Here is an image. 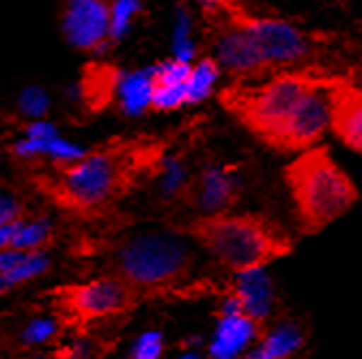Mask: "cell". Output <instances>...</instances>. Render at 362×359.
Returning <instances> with one entry per match:
<instances>
[{"mask_svg": "<svg viewBox=\"0 0 362 359\" xmlns=\"http://www.w3.org/2000/svg\"><path fill=\"white\" fill-rule=\"evenodd\" d=\"M197 264V254L186 243V237L173 231L127 235L104 250V274L125 282L141 301L222 295L226 286L199 278Z\"/></svg>", "mask_w": 362, "mask_h": 359, "instance_id": "obj_3", "label": "cell"}, {"mask_svg": "<svg viewBox=\"0 0 362 359\" xmlns=\"http://www.w3.org/2000/svg\"><path fill=\"white\" fill-rule=\"evenodd\" d=\"M194 207L203 209V213H222L229 211L238 200V185L229 172L222 168H207L201 172L199 181L192 188H186Z\"/></svg>", "mask_w": 362, "mask_h": 359, "instance_id": "obj_14", "label": "cell"}, {"mask_svg": "<svg viewBox=\"0 0 362 359\" xmlns=\"http://www.w3.org/2000/svg\"><path fill=\"white\" fill-rule=\"evenodd\" d=\"M179 359H201V357L197 353H186V355H181Z\"/></svg>", "mask_w": 362, "mask_h": 359, "instance_id": "obj_26", "label": "cell"}, {"mask_svg": "<svg viewBox=\"0 0 362 359\" xmlns=\"http://www.w3.org/2000/svg\"><path fill=\"white\" fill-rule=\"evenodd\" d=\"M48 305L65 329L86 331L90 325L125 317L143 301L125 282L104 274L100 278L63 284L45 293Z\"/></svg>", "mask_w": 362, "mask_h": 359, "instance_id": "obj_7", "label": "cell"}, {"mask_svg": "<svg viewBox=\"0 0 362 359\" xmlns=\"http://www.w3.org/2000/svg\"><path fill=\"white\" fill-rule=\"evenodd\" d=\"M50 269L45 252H0V295H7L13 288L37 280Z\"/></svg>", "mask_w": 362, "mask_h": 359, "instance_id": "obj_15", "label": "cell"}, {"mask_svg": "<svg viewBox=\"0 0 362 359\" xmlns=\"http://www.w3.org/2000/svg\"><path fill=\"white\" fill-rule=\"evenodd\" d=\"M57 231L45 215H26L16 221L11 248L16 252H48L54 245Z\"/></svg>", "mask_w": 362, "mask_h": 359, "instance_id": "obj_17", "label": "cell"}, {"mask_svg": "<svg viewBox=\"0 0 362 359\" xmlns=\"http://www.w3.org/2000/svg\"><path fill=\"white\" fill-rule=\"evenodd\" d=\"M304 338L302 331L293 325H283L274 331H269L257 342V348L248 357L252 359H289L300 346Z\"/></svg>", "mask_w": 362, "mask_h": 359, "instance_id": "obj_18", "label": "cell"}, {"mask_svg": "<svg viewBox=\"0 0 362 359\" xmlns=\"http://www.w3.org/2000/svg\"><path fill=\"white\" fill-rule=\"evenodd\" d=\"M149 71H136L129 75H121L117 95L121 97V106L127 114H141L149 110Z\"/></svg>", "mask_w": 362, "mask_h": 359, "instance_id": "obj_19", "label": "cell"}, {"mask_svg": "<svg viewBox=\"0 0 362 359\" xmlns=\"http://www.w3.org/2000/svg\"><path fill=\"white\" fill-rule=\"evenodd\" d=\"M18 108L24 116L37 118L48 110V97H45V93L41 91V88L28 86L26 91H22V95L18 99Z\"/></svg>", "mask_w": 362, "mask_h": 359, "instance_id": "obj_23", "label": "cell"}, {"mask_svg": "<svg viewBox=\"0 0 362 359\" xmlns=\"http://www.w3.org/2000/svg\"><path fill=\"white\" fill-rule=\"evenodd\" d=\"M345 75L289 69L263 80H235L218 91L220 106L252 138L276 153H300L328 131V93Z\"/></svg>", "mask_w": 362, "mask_h": 359, "instance_id": "obj_1", "label": "cell"}, {"mask_svg": "<svg viewBox=\"0 0 362 359\" xmlns=\"http://www.w3.org/2000/svg\"><path fill=\"white\" fill-rule=\"evenodd\" d=\"M199 3H201V9H203L205 18L211 20L214 16H218L224 9V5L229 3V0H199Z\"/></svg>", "mask_w": 362, "mask_h": 359, "instance_id": "obj_25", "label": "cell"}, {"mask_svg": "<svg viewBox=\"0 0 362 359\" xmlns=\"http://www.w3.org/2000/svg\"><path fill=\"white\" fill-rule=\"evenodd\" d=\"M170 231L192 239L222 269L235 276L259 272L293 252L289 233L261 213H201L170 224Z\"/></svg>", "mask_w": 362, "mask_h": 359, "instance_id": "obj_4", "label": "cell"}, {"mask_svg": "<svg viewBox=\"0 0 362 359\" xmlns=\"http://www.w3.org/2000/svg\"><path fill=\"white\" fill-rule=\"evenodd\" d=\"M328 129L349 151H362V91L347 75L328 93Z\"/></svg>", "mask_w": 362, "mask_h": 359, "instance_id": "obj_11", "label": "cell"}, {"mask_svg": "<svg viewBox=\"0 0 362 359\" xmlns=\"http://www.w3.org/2000/svg\"><path fill=\"white\" fill-rule=\"evenodd\" d=\"M231 24L248 35L261 54L269 75L289 69H322V37L306 32L281 18H263L250 13L240 0H229L220 11Z\"/></svg>", "mask_w": 362, "mask_h": 359, "instance_id": "obj_6", "label": "cell"}, {"mask_svg": "<svg viewBox=\"0 0 362 359\" xmlns=\"http://www.w3.org/2000/svg\"><path fill=\"white\" fill-rule=\"evenodd\" d=\"M214 43L218 50V65L224 67L235 80H263L269 75L255 43L244 30L231 24L224 16L211 18Z\"/></svg>", "mask_w": 362, "mask_h": 359, "instance_id": "obj_9", "label": "cell"}, {"mask_svg": "<svg viewBox=\"0 0 362 359\" xmlns=\"http://www.w3.org/2000/svg\"><path fill=\"white\" fill-rule=\"evenodd\" d=\"M222 295L233 297L244 314L267 325L272 308H274V288H272V280L263 274V269L235 276L233 282L226 284Z\"/></svg>", "mask_w": 362, "mask_h": 359, "instance_id": "obj_13", "label": "cell"}, {"mask_svg": "<svg viewBox=\"0 0 362 359\" xmlns=\"http://www.w3.org/2000/svg\"><path fill=\"white\" fill-rule=\"evenodd\" d=\"M119 80L121 73L112 65H102V63L88 65L80 80V95L84 106L90 112L106 110L117 97Z\"/></svg>", "mask_w": 362, "mask_h": 359, "instance_id": "obj_16", "label": "cell"}, {"mask_svg": "<svg viewBox=\"0 0 362 359\" xmlns=\"http://www.w3.org/2000/svg\"><path fill=\"white\" fill-rule=\"evenodd\" d=\"M65 331V325L54 317H41V319H33L24 331L20 334L18 338V346L24 351V348H30V346H37V344H48L57 338H61Z\"/></svg>", "mask_w": 362, "mask_h": 359, "instance_id": "obj_21", "label": "cell"}, {"mask_svg": "<svg viewBox=\"0 0 362 359\" xmlns=\"http://www.w3.org/2000/svg\"><path fill=\"white\" fill-rule=\"evenodd\" d=\"M164 353V340L160 331H147L136 340L129 359H160Z\"/></svg>", "mask_w": 362, "mask_h": 359, "instance_id": "obj_22", "label": "cell"}, {"mask_svg": "<svg viewBox=\"0 0 362 359\" xmlns=\"http://www.w3.org/2000/svg\"><path fill=\"white\" fill-rule=\"evenodd\" d=\"M166 149L162 138H112L74 159L54 162L37 176V185L61 211L98 219L158 172Z\"/></svg>", "mask_w": 362, "mask_h": 359, "instance_id": "obj_2", "label": "cell"}, {"mask_svg": "<svg viewBox=\"0 0 362 359\" xmlns=\"http://www.w3.org/2000/svg\"><path fill=\"white\" fill-rule=\"evenodd\" d=\"M267 334V325L250 319L240 310L233 297L222 295L218 327L209 344V359H242L244 351Z\"/></svg>", "mask_w": 362, "mask_h": 359, "instance_id": "obj_10", "label": "cell"}, {"mask_svg": "<svg viewBox=\"0 0 362 359\" xmlns=\"http://www.w3.org/2000/svg\"><path fill=\"white\" fill-rule=\"evenodd\" d=\"M26 215H28V211L18 196H13L9 192H0V229L11 226V224L20 221Z\"/></svg>", "mask_w": 362, "mask_h": 359, "instance_id": "obj_24", "label": "cell"}, {"mask_svg": "<svg viewBox=\"0 0 362 359\" xmlns=\"http://www.w3.org/2000/svg\"><path fill=\"white\" fill-rule=\"evenodd\" d=\"M302 235H320L360 198L351 176L334 162L326 145L300 151L283 170Z\"/></svg>", "mask_w": 362, "mask_h": 359, "instance_id": "obj_5", "label": "cell"}, {"mask_svg": "<svg viewBox=\"0 0 362 359\" xmlns=\"http://www.w3.org/2000/svg\"><path fill=\"white\" fill-rule=\"evenodd\" d=\"M190 73V63L184 59H170L149 69V110L153 112H173L186 106V80Z\"/></svg>", "mask_w": 362, "mask_h": 359, "instance_id": "obj_12", "label": "cell"}, {"mask_svg": "<svg viewBox=\"0 0 362 359\" xmlns=\"http://www.w3.org/2000/svg\"><path fill=\"white\" fill-rule=\"evenodd\" d=\"M220 65L214 56H205L201 59L197 65H190V73H188V80H186V95H184V102L186 104H199L203 102L209 93L211 88L220 75Z\"/></svg>", "mask_w": 362, "mask_h": 359, "instance_id": "obj_20", "label": "cell"}, {"mask_svg": "<svg viewBox=\"0 0 362 359\" xmlns=\"http://www.w3.org/2000/svg\"><path fill=\"white\" fill-rule=\"evenodd\" d=\"M115 0H65L61 13L63 37L80 52H100L112 39Z\"/></svg>", "mask_w": 362, "mask_h": 359, "instance_id": "obj_8", "label": "cell"}]
</instances>
